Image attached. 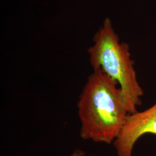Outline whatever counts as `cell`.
Instances as JSON below:
<instances>
[{"label": "cell", "mask_w": 156, "mask_h": 156, "mask_svg": "<svg viewBox=\"0 0 156 156\" xmlns=\"http://www.w3.org/2000/svg\"><path fill=\"white\" fill-rule=\"evenodd\" d=\"M117 84L100 71L89 76L77 104L83 140L111 144L117 138L129 114Z\"/></svg>", "instance_id": "6da1fadb"}, {"label": "cell", "mask_w": 156, "mask_h": 156, "mask_svg": "<svg viewBox=\"0 0 156 156\" xmlns=\"http://www.w3.org/2000/svg\"><path fill=\"white\" fill-rule=\"evenodd\" d=\"M87 51L93 71H100L117 82L128 113L136 112L144 90L137 79L129 45L120 42L110 18H105L95 34L93 45Z\"/></svg>", "instance_id": "7a4b0ae2"}, {"label": "cell", "mask_w": 156, "mask_h": 156, "mask_svg": "<svg viewBox=\"0 0 156 156\" xmlns=\"http://www.w3.org/2000/svg\"><path fill=\"white\" fill-rule=\"evenodd\" d=\"M147 134L156 135V102L144 111L128 114L120 133L113 143L117 156H132L136 142Z\"/></svg>", "instance_id": "3957f363"}, {"label": "cell", "mask_w": 156, "mask_h": 156, "mask_svg": "<svg viewBox=\"0 0 156 156\" xmlns=\"http://www.w3.org/2000/svg\"><path fill=\"white\" fill-rule=\"evenodd\" d=\"M84 156V153L82 151H80V150H75L72 153V154L71 156Z\"/></svg>", "instance_id": "277c9868"}]
</instances>
